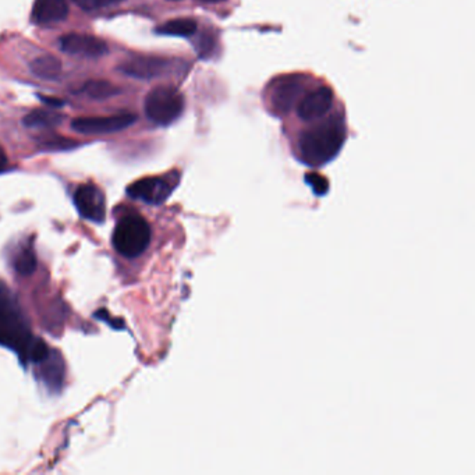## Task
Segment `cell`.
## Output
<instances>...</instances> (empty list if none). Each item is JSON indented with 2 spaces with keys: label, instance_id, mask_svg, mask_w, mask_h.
<instances>
[{
  "label": "cell",
  "instance_id": "cell-1",
  "mask_svg": "<svg viewBox=\"0 0 475 475\" xmlns=\"http://www.w3.org/2000/svg\"><path fill=\"white\" fill-rule=\"evenodd\" d=\"M0 346L17 353L22 365L39 364L50 349L31 333L28 319L11 292L0 296Z\"/></svg>",
  "mask_w": 475,
  "mask_h": 475
},
{
  "label": "cell",
  "instance_id": "cell-2",
  "mask_svg": "<svg viewBox=\"0 0 475 475\" xmlns=\"http://www.w3.org/2000/svg\"><path fill=\"white\" fill-rule=\"evenodd\" d=\"M345 140L343 120L340 117L329 119L301 134L299 140L300 159L310 166H322L340 152Z\"/></svg>",
  "mask_w": 475,
  "mask_h": 475
},
{
  "label": "cell",
  "instance_id": "cell-3",
  "mask_svg": "<svg viewBox=\"0 0 475 475\" xmlns=\"http://www.w3.org/2000/svg\"><path fill=\"white\" fill-rule=\"evenodd\" d=\"M151 226L138 213L123 216L113 232V247L126 258H137L148 248L151 243Z\"/></svg>",
  "mask_w": 475,
  "mask_h": 475
},
{
  "label": "cell",
  "instance_id": "cell-4",
  "mask_svg": "<svg viewBox=\"0 0 475 475\" xmlns=\"http://www.w3.org/2000/svg\"><path fill=\"white\" fill-rule=\"evenodd\" d=\"M146 117L159 126H169L176 121L184 110V96L172 85L153 88L145 98Z\"/></svg>",
  "mask_w": 475,
  "mask_h": 475
},
{
  "label": "cell",
  "instance_id": "cell-5",
  "mask_svg": "<svg viewBox=\"0 0 475 475\" xmlns=\"http://www.w3.org/2000/svg\"><path fill=\"white\" fill-rule=\"evenodd\" d=\"M177 183L179 174L176 172L159 177H145L128 186L127 194L128 197L145 204L160 205L170 197Z\"/></svg>",
  "mask_w": 475,
  "mask_h": 475
},
{
  "label": "cell",
  "instance_id": "cell-6",
  "mask_svg": "<svg viewBox=\"0 0 475 475\" xmlns=\"http://www.w3.org/2000/svg\"><path fill=\"white\" fill-rule=\"evenodd\" d=\"M135 120L137 116L128 112L102 117H77L71 121V128L80 134L86 135L109 134L130 127L131 124H134Z\"/></svg>",
  "mask_w": 475,
  "mask_h": 475
},
{
  "label": "cell",
  "instance_id": "cell-7",
  "mask_svg": "<svg viewBox=\"0 0 475 475\" xmlns=\"http://www.w3.org/2000/svg\"><path fill=\"white\" fill-rule=\"evenodd\" d=\"M74 205L78 213L91 222L103 223L106 218V199L102 190L92 184H81L74 193Z\"/></svg>",
  "mask_w": 475,
  "mask_h": 475
},
{
  "label": "cell",
  "instance_id": "cell-8",
  "mask_svg": "<svg viewBox=\"0 0 475 475\" xmlns=\"http://www.w3.org/2000/svg\"><path fill=\"white\" fill-rule=\"evenodd\" d=\"M60 49L71 56L98 59L107 53L105 40L86 33H66L59 40Z\"/></svg>",
  "mask_w": 475,
  "mask_h": 475
},
{
  "label": "cell",
  "instance_id": "cell-9",
  "mask_svg": "<svg viewBox=\"0 0 475 475\" xmlns=\"http://www.w3.org/2000/svg\"><path fill=\"white\" fill-rule=\"evenodd\" d=\"M169 60L156 56H137L119 66V71L138 80H151L163 75L169 70Z\"/></svg>",
  "mask_w": 475,
  "mask_h": 475
},
{
  "label": "cell",
  "instance_id": "cell-10",
  "mask_svg": "<svg viewBox=\"0 0 475 475\" xmlns=\"http://www.w3.org/2000/svg\"><path fill=\"white\" fill-rule=\"evenodd\" d=\"M301 89H303L301 81L297 80L296 77H286L278 80L271 91V103L273 112L279 116L287 114L297 102Z\"/></svg>",
  "mask_w": 475,
  "mask_h": 475
},
{
  "label": "cell",
  "instance_id": "cell-11",
  "mask_svg": "<svg viewBox=\"0 0 475 475\" xmlns=\"http://www.w3.org/2000/svg\"><path fill=\"white\" fill-rule=\"evenodd\" d=\"M333 93L328 86H321L307 93L297 106L299 117L304 121H314L324 117L332 107Z\"/></svg>",
  "mask_w": 475,
  "mask_h": 475
},
{
  "label": "cell",
  "instance_id": "cell-12",
  "mask_svg": "<svg viewBox=\"0 0 475 475\" xmlns=\"http://www.w3.org/2000/svg\"><path fill=\"white\" fill-rule=\"evenodd\" d=\"M39 378L50 392H59L64 382V363L60 354L50 350L39 364Z\"/></svg>",
  "mask_w": 475,
  "mask_h": 475
},
{
  "label": "cell",
  "instance_id": "cell-13",
  "mask_svg": "<svg viewBox=\"0 0 475 475\" xmlns=\"http://www.w3.org/2000/svg\"><path fill=\"white\" fill-rule=\"evenodd\" d=\"M68 4L66 0H35L32 20L39 25H50L66 20Z\"/></svg>",
  "mask_w": 475,
  "mask_h": 475
},
{
  "label": "cell",
  "instance_id": "cell-14",
  "mask_svg": "<svg viewBox=\"0 0 475 475\" xmlns=\"http://www.w3.org/2000/svg\"><path fill=\"white\" fill-rule=\"evenodd\" d=\"M29 68L35 77L53 81L57 80L61 73V61L52 54H43L33 59L29 64Z\"/></svg>",
  "mask_w": 475,
  "mask_h": 475
},
{
  "label": "cell",
  "instance_id": "cell-15",
  "mask_svg": "<svg viewBox=\"0 0 475 475\" xmlns=\"http://www.w3.org/2000/svg\"><path fill=\"white\" fill-rule=\"evenodd\" d=\"M11 265L14 271L22 276H29L35 272L36 269V255L35 251L29 244H22L20 246L11 259Z\"/></svg>",
  "mask_w": 475,
  "mask_h": 475
},
{
  "label": "cell",
  "instance_id": "cell-16",
  "mask_svg": "<svg viewBox=\"0 0 475 475\" xmlns=\"http://www.w3.org/2000/svg\"><path fill=\"white\" fill-rule=\"evenodd\" d=\"M63 120V116L60 113L46 110V109H36L29 112L24 119V126L29 128H50L54 126H59Z\"/></svg>",
  "mask_w": 475,
  "mask_h": 475
},
{
  "label": "cell",
  "instance_id": "cell-17",
  "mask_svg": "<svg viewBox=\"0 0 475 475\" xmlns=\"http://www.w3.org/2000/svg\"><path fill=\"white\" fill-rule=\"evenodd\" d=\"M156 32L169 36H191L197 32V21L193 18L169 20L163 25L158 27Z\"/></svg>",
  "mask_w": 475,
  "mask_h": 475
},
{
  "label": "cell",
  "instance_id": "cell-18",
  "mask_svg": "<svg viewBox=\"0 0 475 475\" xmlns=\"http://www.w3.org/2000/svg\"><path fill=\"white\" fill-rule=\"evenodd\" d=\"M80 92H84L91 99L105 100L107 98L117 95L120 92V89L114 84H112L106 80H89L82 85Z\"/></svg>",
  "mask_w": 475,
  "mask_h": 475
},
{
  "label": "cell",
  "instance_id": "cell-19",
  "mask_svg": "<svg viewBox=\"0 0 475 475\" xmlns=\"http://www.w3.org/2000/svg\"><path fill=\"white\" fill-rule=\"evenodd\" d=\"M39 146L46 151H66L78 146V142L64 138L61 135H52L49 138H45L39 142Z\"/></svg>",
  "mask_w": 475,
  "mask_h": 475
},
{
  "label": "cell",
  "instance_id": "cell-20",
  "mask_svg": "<svg viewBox=\"0 0 475 475\" xmlns=\"http://www.w3.org/2000/svg\"><path fill=\"white\" fill-rule=\"evenodd\" d=\"M121 0H74V3L84 10H96L102 7H107L112 4H117Z\"/></svg>",
  "mask_w": 475,
  "mask_h": 475
},
{
  "label": "cell",
  "instance_id": "cell-21",
  "mask_svg": "<svg viewBox=\"0 0 475 475\" xmlns=\"http://www.w3.org/2000/svg\"><path fill=\"white\" fill-rule=\"evenodd\" d=\"M95 318H99L100 321L107 322L110 326H113V328H116V329L123 328V322H121V321H112V318L109 317V314H107L106 310H99L98 312H95Z\"/></svg>",
  "mask_w": 475,
  "mask_h": 475
},
{
  "label": "cell",
  "instance_id": "cell-22",
  "mask_svg": "<svg viewBox=\"0 0 475 475\" xmlns=\"http://www.w3.org/2000/svg\"><path fill=\"white\" fill-rule=\"evenodd\" d=\"M39 99L49 105V106H53V107H60L64 105V100L63 99H59V98H53V96H47V95H39Z\"/></svg>",
  "mask_w": 475,
  "mask_h": 475
},
{
  "label": "cell",
  "instance_id": "cell-23",
  "mask_svg": "<svg viewBox=\"0 0 475 475\" xmlns=\"http://www.w3.org/2000/svg\"><path fill=\"white\" fill-rule=\"evenodd\" d=\"M312 176H314V179L317 180V184H321V181L325 180V179L321 177V176H317V174H312ZM314 190H315L317 194H325L326 190H328V183H324V188H318V186H314Z\"/></svg>",
  "mask_w": 475,
  "mask_h": 475
},
{
  "label": "cell",
  "instance_id": "cell-24",
  "mask_svg": "<svg viewBox=\"0 0 475 475\" xmlns=\"http://www.w3.org/2000/svg\"><path fill=\"white\" fill-rule=\"evenodd\" d=\"M6 165H7V156H6L4 151H3V148L0 146V172L6 167Z\"/></svg>",
  "mask_w": 475,
  "mask_h": 475
},
{
  "label": "cell",
  "instance_id": "cell-25",
  "mask_svg": "<svg viewBox=\"0 0 475 475\" xmlns=\"http://www.w3.org/2000/svg\"><path fill=\"white\" fill-rule=\"evenodd\" d=\"M7 292H10V290H8V287H7V286H6L3 282H0V296H1V294H4V293H7Z\"/></svg>",
  "mask_w": 475,
  "mask_h": 475
},
{
  "label": "cell",
  "instance_id": "cell-26",
  "mask_svg": "<svg viewBox=\"0 0 475 475\" xmlns=\"http://www.w3.org/2000/svg\"><path fill=\"white\" fill-rule=\"evenodd\" d=\"M199 1H204V3H219V1H223V0H199Z\"/></svg>",
  "mask_w": 475,
  "mask_h": 475
}]
</instances>
